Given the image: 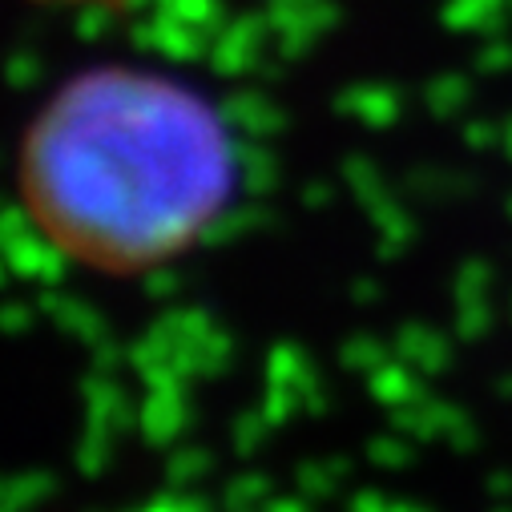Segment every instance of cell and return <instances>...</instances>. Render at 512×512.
<instances>
[{
    "label": "cell",
    "instance_id": "6da1fadb",
    "mask_svg": "<svg viewBox=\"0 0 512 512\" xmlns=\"http://www.w3.org/2000/svg\"><path fill=\"white\" fill-rule=\"evenodd\" d=\"M242 186L230 117L190 81L97 65L57 85L17 150V202L81 275L146 279L226 222Z\"/></svg>",
    "mask_w": 512,
    "mask_h": 512
}]
</instances>
